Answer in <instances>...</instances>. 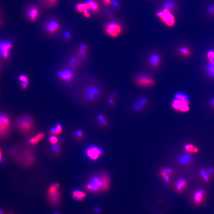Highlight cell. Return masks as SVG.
I'll use <instances>...</instances> for the list:
<instances>
[{"label": "cell", "instance_id": "47", "mask_svg": "<svg viewBox=\"0 0 214 214\" xmlns=\"http://www.w3.org/2000/svg\"><path fill=\"white\" fill-rule=\"evenodd\" d=\"M164 179H165V180L166 182H168L169 181V178L168 176L164 177Z\"/></svg>", "mask_w": 214, "mask_h": 214}, {"label": "cell", "instance_id": "6", "mask_svg": "<svg viewBox=\"0 0 214 214\" xmlns=\"http://www.w3.org/2000/svg\"><path fill=\"white\" fill-rule=\"evenodd\" d=\"M104 31L106 34L110 37L116 38L121 34L122 30L117 23L112 22L106 24L105 26Z\"/></svg>", "mask_w": 214, "mask_h": 214}, {"label": "cell", "instance_id": "22", "mask_svg": "<svg viewBox=\"0 0 214 214\" xmlns=\"http://www.w3.org/2000/svg\"><path fill=\"white\" fill-rule=\"evenodd\" d=\"M88 50H84L78 49L77 53L76 55L79 57L84 62V61H86L88 57Z\"/></svg>", "mask_w": 214, "mask_h": 214}, {"label": "cell", "instance_id": "41", "mask_svg": "<svg viewBox=\"0 0 214 214\" xmlns=\"http://www.w3.org/2000/svg\"><path fill=\"white\" fill-rule=\"evenodd\" d=\"M64 38L67 40H68L70 38L71 35L69 32H67L65 33L64 34Z\"/></svg>", "mask_w": 214, "mask_h": 214}, {"label": "cell", "instance_id": "50", "mask_svg": "<svg viewBox=\"0 0 214 214\" xmlns=\"http://www.w3.org/2000/svg\"><path fill=\"white\" fill-rule=\"evenodd\" d=\"M211 104H212L214 106V98L213 99H212L211 100Z\"/></svg>", "mask_w": 214, "mask_h": 214}, {"label": "cell", "instance_id": "34", "mask_svg": "<svg viewBox=\"0 0 214 214\" xmlns=\"http://www.w3.org/2000/svg\"><path fill=\"white\" fill-rule=\"evenodd\" d=\"M43 1L50 6H54L57 3V0H43Z\"/></svg>", "mask_w": 214, "mask_h": 214}, {"label": "cell", "instance_id": "28", "mask_svg": "<svg viewBox=\"0 0 214 214\" xmlns=\"http://www.w3.org/2000/svg\"><path fill=\"white\" fill-rule=\"evenodd\" d=\"M207 70L209 75L211 77H214V62H210L207 67Z\"/></svg>", "mask_w": 214, "mask_h": 214}, {"label": "cell", "instance_id": "33", "mask_svg": "<svg viewBox=\"0 0 214 214\" xmlns=\"http://www.w3.org/2000/svg\"><path fill=\"white\" fill-rule=\"evenodd\" d=\"M50 142L53 144H56L58 142V139L55 136H51L49 138Z\"/></svg>", "mask_w": 214, "mask_h": 214}, {"label": "cell", "instance_id": "45", "mask_svg": "<svg viewBox=\"0 0 214 214\" xmlns=\"http://www.w3.org/2000/svg\"><path fill=\"white\" fill-rule=\"evenodd\" d=\"M2 158H3V151L2 149L0 148V163L2 161Z\"/></svg>", "mask_w": 214, "mask_h": 214}, {"label": "cell", "instance_id": "31", "mask_svg": "<svg viewBox=\"0 0 214 214\" xmlns=\"http://www.w3.org/2000/svg\"><path fill=\"white\" fill-rule=\"evenodd\" d=\"M98 120L100 121V123L104 125H106L107 124V121H106V119H105L104 117L102 115H98Z\"/></svg>", "mask_w": 214, "mask_h": 214}, {"label": "cell", "instance_id": "30", "mask_svg": "<svg viewBox=\"0 0 214 214\" xmlns=\"http://www.w3.org/2000/svg\"><path fill=\"white\" fill-rule=\"evenodd\" d=\"M179 51L182 54L184 55H188L189 54V51L188 48L185 47H181L179 48Z\"/></svg>", "mask_w": 214, "mask_h": 214}, {"label": "cell", "instance_id": "11", "mask_svg": "<svg viewBox=\"0 0 214 214\" xmlns=\"http://www.w3.org/2000/svg\"><path fill=\"white\" fill-rule=\"evenodd\" d=\"M103 150L102 149L96 146H92L86 150V153L88 157L92 160H95L102 154Z\"/></svg>", "mask_w": 214, "mask_h": 214}, {"label": "cell", "instance_id": "36", "mask_svg": "<svg viewBox=\"0 0 214 214\" xmlns=\"http://www.w3.org/2000/svg\"><path fill=\"white\" fill-rule=\"evenodd\" d=\"M30 81L29 80L26 81L22 82L21 84V87L22 89L23 90L26 89L28 86L29 84Z\"/></svg>", "mask_w": 214, "mask_h": 214}, {"label": "cell", "instance_id": "19", "mask_svg": "<svg viewBox=\"0 0 214 214\" xmlns=\"http://www.w3.org/2000/svg\"><path fill=\"white\" fill-rule=\"evenodd\" d=\"M49 200L51 203L53 204H56L58 203L60 197V193L59 190L54 192L48 193Z\"/></svg>", "mask_w": 214, "mask_h": 214}, {"label": "cell", "instance_id": "39", "mask_svg": "<svg viewBox=\"0 0 214 214\" xmlns=\"http://www.w3.org/2000/svg\"><path fill=\"white\" fill-rule=\"evenodd\" d=\"M83 13L84 17H86V18H89L91 17V14H90V12H89V10H85V11H84V12H83Z\"/></svg>", "mask_w": 214, "mask_h": 214}, {"label": "cell", "instance_id": "26", "mask_svg": "<svg viewBox=\"0 0 214 214\" xmlns=\"http://www.w3.org/2000/svg\"><path fill=\"white\" fill-rule=\"evenodd\" d=\"M62 131V125L60 124L56 125L55 127L50 129V132L53 135H58L61 133Z\"/></svg>", "mask_w": 214, "mask_h": 214}, {"label": "cell", "instance_id": "49", "mask_svg": "<svg viewBox=\"0 0 214 214\" xmlns=\"http://www.w3.org/2000/svg\"><path fill=\"white\" fill-rule=\"evenodd\" d=\"M109 102L111 104H113V102H114V101H113V99H112V98H111V99H110L109 100Z\"/></svg>", "mask_w": 214, "mask_h": 214}, {"label": "cell", "instance_id": "40", "mask_svg": "<svg viewBox=\"0 0 214 214\" xmlns=\"http://www.w3.org/2000/svg\"><path fill=\"white\" fill-rule=\"evenodd\" d=\"M76 135L77 137L79 138H81L83 136V133L81 130H78V131L76 132Z\"/></svg>", "mask_w": 214, "mask_h": 214}, {"label": "cell", "instance_id": "8", "mask_svg": "<svg viewBox=\"0 0 214 214\" xmlns=\"http://www.w3.org/2000/svg\"><path fill=\"white\" fill-rule=\"evenodd\" d=\"M135 83L141 87H148L155 84L154 80L150 76L143 75L138 76L136 79Z\"/></svg>", "mask_w": 214, "mask_h": 214}, {"label": "cell", "instance_id": "51", "mask_svg": "<svg viewBox=\"0 0 214 214\" xmlns=\"http://www.w3.org/2000/svg\"><path fill=\"white\" fill-rule=\"evenodd\" d=\"M1 24H2V22H1V15H0V25H1Z\"/></svg>", "mask_w": 214, "mask_h": 214}, {"label": "cell", "instance_id": "5", "mask_svg": "<svg viewBox=\"0 0 214 214\" xmlns=\"http://www.w3.org/2000/svg\"><path fill=\"white\" fill-rule=\"evenodd\" d=\"M157 16L167 26H173L175 24V19L174 16L167 9H164V10L158 12Z\"/></svg>", "mask_w": 214, "mask_h": 214}, {"label": "cell", "instance_id": "21", "mask_svg": "<svg viewBox=\"0 0 214 214\" xmlns=\"http://www.w3.org/2000/svg\"><path fill=\"white\" fill-rule=\"evenodd\" d=\"M86 194L84 192L80 190H76L73 192V197L75 200L78 201H82L85 197Z\"/></svg>", "mask_w": 214, "mask_h": 214}, {"label": "cell", "instance_id": "29", "mask_svg": "<svg viewBox=\"0 0 214 214\" xmlns=\"http://www.w3.org/2000/svg\"><path fill=\"white\" fill-rule=\"evenodd\" d=\"M208 57L210 62H214V51L210 50L208 52Z\"/></svg>", "mask_w": 214, "mask_h": 214}, {"label": "cell", "instance_id": "18", "mask_svg": "<svg viewBox=\"0 0 214 214\" xmlns=\"http://www.w3.org/2000/svg\"><path fill=\"white\" fill-rule=\"evenodd\" d=\"M86 3L88 4L89 10H91L92 12L97 13L99 10V5L98 3L94 0H88Z\"/></svg>", "mask_w": 214, "mask_h": 214}, {"label": "cell", "instance_id": "13", "mask_svg": "<svg viewBox=\"0 0 214 214\" xmlns=\"http://www.w3.org/2000/svg\"><path fill=\"white\" fill-rule=\"evenodd\" d=\"M46 30L50 34H54L59 30L60 25L55 20H51L47 23L45 26Z\"/></svg>", "mask_w": 214, "mask_h": 214}, {"label": "cell", "instance_id": "27", "mask_svg": "<svg viewBox=\"0 0 214 214\" xmlns=\"http://www.w3.org/2000/svg\"><path fill=\"white\" fill-rule=\"evenodd\" d=\"M147 102V100L145 98H142L141 100L139 101L138 102V103L135 106V109L136 110H139L141 109V107H144V105L146 104Z\"/></svg>", "mask_w": 214, "mask_h": 214}, {"label": "cell", "instance_id": "24", "mask_svg": "<svg viewBox=\"0 0 214 214\" xmlns=\"http://www.w3.org/2000/svg\"><path fill=\"white\" fill-rule=\"evenodd\" d=\"M76 7L77 11L81 13H83L85 10H89V5L86 3H78Z\"/></svg>", "mask_w": 214, "mask_h": 214}, {"label": "cell", "instance_id": "4", "mask_svg": "<svg viewBox=\"0 0 214 214\" xmlns=\"http://www.w3.org/2000/svg\"><path fill=\"white\" fill-rule=\"evenodd\" d=\"M100 93L101 91L99 88L96 86L90 85L84 89L83 96L86 101L94 102L100 95Z\"/></svg>", "mask_w": 214, "mask_h": 214}, {"label": "cell", "instance_id": "37", "mask_svg": "<svg viewBox=\"0 0 214 214\" xmlns=\"http://www.w3.org/2000/svg\"><path fill=\"white\" fill-rule=\"evenodd\" d=\"M38 142H39V141H38L35 137L32 138L30 140V142L32 144H37Z\"/></svg>", "mask_w": 214, "mask_h": 214}, {"label": "cell", "instance_id": "20", "mask_svg": "<svg viewBox=\"0 0 214 214\" xmlns=\"http://www.w3.org/2000/svg\"><path fill=\"white\" fill-rule=\"evenodd\" d=\"M192 155L190 154H184L180 156L179 158V161L182 164H187L192 161Z\"/></svg>", "mask_w": 214, "mask_h": 214}, {"label": "cell", "instance_id": "35", "mask_svg": "<svg viewBox=\"0 0 214 214\" xmlns=\"http://www.w3.org/2000/svg\"><path fill=\"white\" fill-rule=\"evenodd\" d=\"M18 79H19V81H20L21 83L26 81L29 80L28 77L27 76L24 75H22L19 76V77H18Z\"/></svg>", "mask_w": 214, "mask_h": 214}, {"label": "cell", "instance_id": "17", "mask_svg": "<svg viewBox=\"0 0 214 214\" xmlns=\"http://www.w3.org/2000/svg\"><path fill=\"white\" fill-rule=\"evenodd\" d=\"M187 183L186 180L182 179H179L177 181L176 188L179 193H182L184 189L187 187Z\"/></svg>", "mask_w": 214, "mask_h": 214}, {"label": "cell", "instance_id": "16", "mask_svg": "<svg viewBox=\"0 0 214 214\" xmlns=\"http://www.w3.org/2000/svg\"><path fill=\"white\" fill-rule=\"evenodd\" d=\"M39 13L37 8L36 7H32L27 12V17L31 21L34 22L37 18Z\"/></svg>", "mask_w": 214, "mask_h": 214}, {"label": "cell", "instance_id": "7", "mask_svg": "<svg viewBox=\"0 0 214 214\" xmlns=\"http://www.w3.org/2000/svg\"><path fill=\"white\" fill-rule=\"evenodd\" d=\"M57 76L62 82L66 83H71L74 78L73 71L69 68H66L59 71Z\"/></svg>", "mask_w": 214, "mask_h": 214}, {"label": "cell", "instance_id": "43", "mask_svg": "<svg viewBox=\"0 0 214 214\" xmlns=\"http://www.w3.org/2000/svg\"><path fill=\"white\" fill-rule=\"evenodd\" d=\"M164 170L166 171V172H167L168 173H173V170H172V169H171L166 168L164 169Z\"/></svg>", "mask_w": 214, "mask_h": 214}, {"label": "cell", "instance_id": "12", "mask_svg": "<svg viewBox=\"0 0 214 214\" xmlns=\"http://www.w3.org/2000/svg\"><path fill=\"white\" fill-rule=\"evenodd\" d=\"M172 107L177 110L182 112H187L189 110L188 103L185 102L180 99L175 98L172 104Z\"/></svg>", "mask_w": 214, "mask_h": 214}, {"label": "cell", "instance_id": "14", "mask_svg": "<svg viewBox=\"0 0 214 214\" xmlns=\"http://www.w3.org/2000/svg\"><path fill=\"white\" fill-rule=\"evenodd\" d=\"M205 195V192L203 190L197 191L193 196V202L195 204H201L204 200Z\"/></svg>", "mask_w": 214, "mask_h": 214}, {"label": "cell", "instance_id": "15", "mask_svg": "<svg viewBox=\"0 0 214 214\" xmlns=\"http://www.w3.org/2000/svg\"><path fill=\"white\" fill-rule=\"evenodd\" d=\"M161 61V58L158 54H153L149 58V63L151 66L154 68H156L159 66L160 65Z\"/></svg>", "mask_w": 214, "mask_h": 214}, {"label": "cell", "instance_id": "44", "mask_svg": "<svg viewBox=\"0 0 214 214\" xmlns=\"http://www.w3.org/2000/svg\"><path fill=\"white\" fill-rule=\"evenodd\" d=\"M168 173L166 172V171H164V170L162 171L161 173V175L164 177L168 176Z\"/></svg>", "mask_w": 214, "mask_h": 214}, {"label": "cell", "instance_id": "23", "mask_svg": "<svg viewBox=\"0 0 214 214\" xmlns=\"http://www.w3.org/2000/svg\"><path fill=\"white\" fill-rule=\"evenodd\" d=\"M175 98L180 99L185 102L188 103L189 98L188 95L184 94L181 92H177L175 95Z\"/></svg>", "mask_w": 214, "mask_h": 214}, {"label": "cell", "instance_id": "32", "mask_svg": "<svg viewBox=\"0 0 214 214\" xmlns=\"http://www.w3.org/2000/svg\"><path fill=\"white\" fill-rule=\"evenodd\" d=\"M174 5L173 4V3L172 2H168V3H165V6H164V9H167L169 10H171V9H173L174 7Z\"/></svg>", "mask_w": 214, "mask_h": 214}, {"label": "cell", "instance_id": "48", "mask_svg": "<svg viewBox=\"0 0 214 214\" xmlns=\"http://www.w3.org/2000/svg\"><path fill=\"white\" fill-rule=\"evenodd\" d=\"M213 172V170L212 169H209V171H208V173L211 174V173H212Z\"/></svg>", "mask_w": 214, "mask_h": 214}, {"label": "cell", "instance_id": "42", "mask_svg": "<svg viewBox=\"0 0 214 214\" xmlns=\"http://www.w3.org/2000/svg\"><path fill=\"white\" fill-rule=\"evenodd\" d=\"M53 149L55 152H58L59 151V148L58 146L57 145H55L53 146Z\"/></svg>", "mask_w": 214, "mask_h": 214}, {"label": "cell", "instance_id": "46", "mask_svg": "<svg viewBox=\"0 0 214 214\" xmlns=\"http://www.w3.org/2000/svg\"><path fill=\"white\" fill-rule=\"evenodd\" d=\"M103 1L105 4L107 5H109L111 3V0H103Z\"/></svg>", "mask_w": 214, "mask_h": 214}, {"label": "cell", "instance_id": "10", "mask_svg": "<svg viewBox=\"0 0 214 214\" xmlns=\"http://www.w3.org/2000/svg\"><path fill=\"white\" fill-rule=\"evenodd\" d=\"M12 47V44L10 41L0 43V54L4 59H7L9 57L10 51Z\"/></svg>", "mask_w": 214, "mask_h": 214}, {"label": "cell", "instance_id": "25", "mask_svg": "<svg viewBox=\"0 0 214 214\" xmlns=\"http://www.w3.org/2000/svg\"><path fill=\"white\" fill-rule=\"evenodd\" d=\"M185 149L188 153H197L198 151V149L192 144H187L185 146Z\"/></svg>", "mask_w": 214, "mask_h": 214}, {"label": "cell", "instance_id": "3", "mask_svg": "<svg viewBox=\"0 0 214 214\" xmlns=\"http://www.w3.org/2000/svg\"><path fill=\"white\" fill-rule=\"evenodd\" d=\"M11 128V121L7 114L0 112V139L7 137Z\"/></svg>", "mask_w": 214, "mask_h": 214}, {"label": "cell", "instance_id": "38", "mask_svg": "<svg viewBox=\"0 0 214 214\" xmlns=\"http://www.w3.org/2000/svg\"><path fill=\"white\" fill-rule=\"evenodd\" d=\"M44 134L43 133H39L38 135H37L35 137L36 138L38 141H39L43 139V138L44 137Z\"/></svg>", "mask_w": 214, "mask_h": 214}, {"label": "cell", "instance_id": "1", "mask_svg": "<svg viewBox=\"0 0 214 214\" xmlns=\"http://www.w3.org/2000/svg\"><path fill=\"white\" fill-rule=\"evenodd\" d=\"M110 178L106 174L96 176L91 179L89 182L86 184L88 190L93 192L100 191H107L110 187Z\"/></svg>", "mask_w": 214, "mask_h": 214}, {"label": "cell", "instance_id": "9", "mask_svg": "<svg viewBox=\"0 0 214 214\" xmlns=\"http://www.w3.org/2000/svg\"><path fill=\"white\" fill-rule=\"evenodd\" d=\"M83 61L78 55H76L71 57L68 61V68L73 71L78 70L81 67Z\"/></svg>", "mask_w": 214, "mask_h": 214}, {"label": "cell", "instance_id": "2", "mask_svg": "<svg viewBox=\"0 0 214 214\" xmlns=\"http://www.w3.org/2000/svg\"><path fill=\"white\" fill-rule=\"evenodd\" d=\"M16 125L18 130L22 132L26 133L30 131L33 125V121L29 115H20L17 118Z\"/></svg>", "mask_w": 214, "mask_h": 214}]
</instances>
